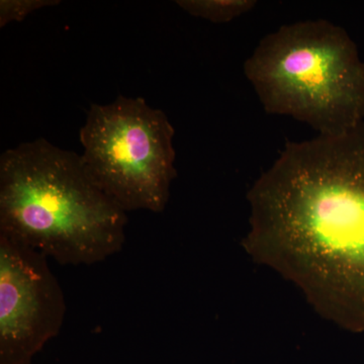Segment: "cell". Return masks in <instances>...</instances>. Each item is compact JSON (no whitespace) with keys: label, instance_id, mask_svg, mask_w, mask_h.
<instances>
[{"label":"cell","instance_id":"cell-3","mask_svg":"<svg viewBox=\"0 0 364 364\" xmlns=\"http://www.w3.org/2000/svg\"><path fill=\"white\" fill-rule=\"evenodd\" d=\"M264 111L337 136L364 122V61L341 26L326 20L284 25L244 64Z\"/></svg>","mask_w":364,"mask_h":364},{"label":"cell","instance_id":"cell-2","mask_svg":"<svg viewBox=\"0 0 364 364\" xmlns=\"http://www.w3.org/2000/svg\"><path fill=\"white\" fill-rule=\"evenodd\" d=\"M128 215L95 186L80 155L46 139L0 157V235L61 265H93L119 253Z\"/></svg>","mask_w":364,"mask_h":364},{"label":"cell","instance_id":"cell-1","mask_svg":"<svg viewBox=\"0 0 364 364\" xmlns=\"http://www.w3.org/2000/svg\"><path fill=\"white\" fill-rule=\"evenodd\" d=\"M243 246L320 315L364 333V122L287 142L248 193Z\"/></svg>","mask_w":364,"mask_h":364},{"label":"cell","instance_id":"cell-6","mask_svg":"<svg viewBox=\"0 0 364 364\" xmlns=\"http://www.w3.org/2000/svg\"><path fill=\"white\" fill-rule=\"evenodd\" d=\"M184 11L215 23H225L249 13L257 2L254 0H178Z\"/></svg>","mask_w":364,"mask_h":364},{"label":"cell","instance_id":"cell-5","mask_svg":"<svg viewBox=\"0 0 364 364\" xmlns=\"http://www.w3.org/2000/svg\"><path fill=\"white\" fill-rule=\"evenodd\" d=\"M48 259L0 235V364H32L63 327L65 296Z\"/></svg>","mask_w":364,"mask_h":364},{"label":"cell","instance_id":"cell-7","mask_svg":"<svg viewBox=\"0 0 364 364\" xmlns=\"http://www.w3.org/2000/svg\"><path fill=\"white\" fill-rule=\"evenodd\" d=\"M59 4V0H1L0 26L4 28L14 21H23L33 11Z\"/></svg>","mask_w":364,"mask_h":364},{"label":"cell","instance_id":"cell-4","mask_svg":"<svg viewBox=\"0 0 364 364\" xmlns=\"http://www.w3.org/2000/svg\"><path fill=\"white\" fill-rule=\"evenodd\" d=\"M176 131L161 109L142 97L119 95L90 105L79 131L83 166L124 212L162 213L177 176Z\"/></svg>","mask_w":364,"mask_h":364}]
</instances>
